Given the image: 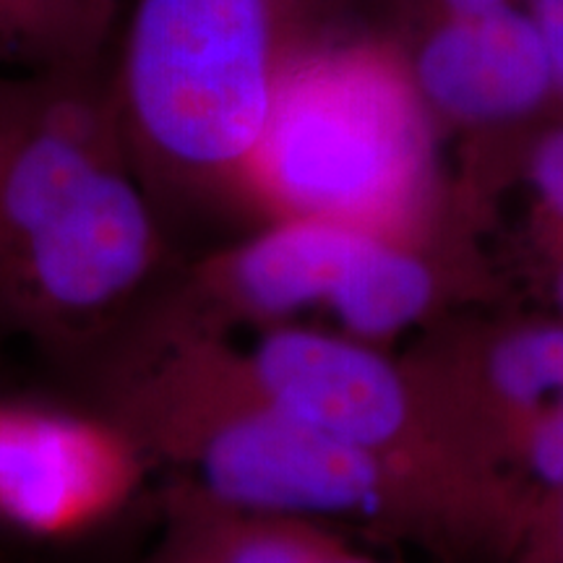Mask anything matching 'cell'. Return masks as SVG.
I'll return each instance as SVG.
<instances>
[{
  "label": "cell",
  "instance_id": "6da1fadb",
  "mask_svg": "<svg viewBox=\"0 0 563 563\" xmlns=\"http://www.w3.org/2000/svg\"><path fill=\"white\" fill-rule=\"evenodd\" d=\"M159 211L95 74H0V336L76 352L157 264Z\"/></svg>",
  "mask_w": 563,
  "mask_h": 563
},
{
  "label": "cell",
  "instance_id": "7a4b0ae2",
  "mask_svg": "<svg viewBox=\"0 0 563 563\" xmlns=\"http://www.w3.org/2000/svg\"><path fill=\"white\" fill-rule=\"evenodd\" d=\"M357 19L363 0H123L108 91L154 207L243 186L285 68Z\"/></svg>",
  "mask_w": 563,
  "mask_h": 563
},
{
  "label": "cell",
  "instance_id": "3957f363",
  "mask_svg": "<svg viewBox=\"0 0 563 563\" xmlns=\"http://www.w3.org/2000/svg\"><path fill=\"white\" fill-rule=\"evenodd\" d=\"M435 139L399 47L357 19L285 68L243 186L279 217L397 235L435 199Z\"/></svg>",
  "mask_w": 563,
  "mask_h": 563
},
{
  "label": "cell",
  "instance_id": "277c9868",
  "mask_svg": "<svg viewBox=\"0 0 563 563\" xmlns=\"http://www.w3.org/2000/svg\"><path fill=\"white\" fill-rule=\"evenodd\" d=\"M209 272L238 306L290 313L323 302L357 336L402 332L433 298L431 269L397 235L313 217H279Z\"/></svg>",
  "mask_w": 563,
  "mask_h": 563
},
{
  "label": "cell",
  "instance_id": "5b68a950",
  "mask_svg": "<svg viewBox=\"0 0 563 563\" xmlns=\"http://www.w3.org/2000/svg\"><path fill=\"white\" fill-rule=\"evenodd\" d=\"M384 34L402 53L439 129L490 133L514 150L563 108L543 40L519 3Z\"/></svg>",
  "mask_w": 563,
  "mask_h": 563
},
{
  "label": "cell",
  "instance_id": "8992f818",
  "mask_svg": "<svg viewBox=\"0 0 563 563\" xmlns=\"http://www.w3.org/2000/svg\"><path fill=\"white\" fill-rule=\"evenodd\" d=\"M131 439L115 422L53 402L0 407V522L53 538L81 530L125 493Z\"/></svg>",
  "mask_w": 563,
  "mask_h": 563
},
{
  "label": "cell",
  "instance_id": "52a82bcc",
  "mask_svg": "<svg viewBox=\"0 0 563 563\" xmlns=\"http://www.w3.org/2000/svg\"><path fill=\"white\" fill-rule=\"evenodd\" d=\"M258 402L352 446H389L405 431L410 399L402 376L361 342L311 329H279L249 361Z\"/></svg>",
  "mask_w": 563,
  "mask_h": 563
},
{
  "label": "cell",
  "instance_id": "ba28073f",
  "mask_svg": "<svg viewBox=\"0 0 563 563\" xmlns=\"http://www.w3.org/2000/svg\"><path fill=\"white\" fill-rule=\"evenodd\" d=\"M123 0H0V74H95L110 63Z\"/></svg>",
  "mask_w": 563,
  "mask_h": 563
},
{
  "label": "cell",
  "instance_id": "9c48e42d",
  "mask_svg": "<svg viewBox=\"0 0 563 563\" xmlns=\"http://www.w3.org/2000/svg\"><path fill=\"white\" fill-rule=\"evenodd\" d=\"M493 397L519 420L563 402V319L532 323L504 336L490 352Z\"/></svg>",
  "mask_w": 563,
  "mask_h": 563
},
{
  "label": "cell",
  "instance_id": "30bf717a",
  "mask_svg": "<svg viewBox=\"0 0 563 563\" xmlns=\"http://www.w3.org/2000/svg\"><path fill=\"white\" fill-rule=\"evenodd\" d=\"M519 170L530 188L538 214L543 217L555 243H563V108L534 125L514 146Z\"/></svg>",
  "mask_w": 563,
  "mask_h": 563
},
{
  "label": "cell",
  "instance_id": "8fae6325",
  "mask_svg": "<svg viewBox=\"0 0 563 563\" xmlns=\"http://www.w3.org/2000/svg\"><path fill=\"white\" fill-rule=\"evenodd\" d=\"M191 548L194 551H188L186 559L199 563H378L361 555L329 551V548L290 538V534L272 532L207 540Z\"/></svg>",
  "mask_w": 563,
  "mask_h": 563
},
{
  "label": "cell",
  "instance_id": "7c38bea8",
  "mask_svg": "<svg viewBox=\"0 0 563 563\" xmlns=\"http://www.w3.org/2000/svg\"><path fill=\"white\" fill-rule=\"evenodd\" d=\"M517 3L519 0H363V13L373 26L394 32L420 21L485 16Z\"/></svg>",
  "mask_w": 563,
  "mask_h": 563
},
{
  "label": "cell",
  "instance_id": "4fadbf2b",
  "mask_svg": "<svg viewBox=\"0 0 563 563\" xmlns=\"http://www.w3.org/2000/svg\"><path fill=\"white\" fill-rule=\"evenodd\" d=\"M527 470L548 490H563V402L522 422Z\"/></svg>",
  "mask_w": 563,
  "mask_h": 563
},
{
  "label": "cell",
  "instance_id": "5bb4252c",
  "mask_svg": "<svg viewBox=\"0 0 563 563\" xmlns=\"http://www.w3.org/2000/svg\"><path fill=\"white\" fill-rule=\"evenodd\" d=\"M543 40L563 104V0H519Z\"/></svg>",
  "mask_w": 563,
  "mask_h": 563
},
{
  "label": "cell",
  "instance_id": "9a60e30c",
  "mask_svg": "<svg viewBox=\"0 0 563 563\" xmlns=\"http://www.w3.org/2000/svg\"><path fill=\"white\" fill-rule=\"evenodd\" d=\"M551 563H563V490L555 493V509L551 525Z\"/></svg>",
  "mask_w": 563,
  "mask_h": 563
},
{
  "label": "cell",
  "instance_id": "2e32d148",
  "mask_svg": "<svg viewBox=\"0 0 563 563\" xmlns=\"http://www.w3.org/2000/svg\"><path fill=\"white\" fill-rule=\"evenodd\" d=\"M183 563H199V561H191V559H186Z\"/></svg>",
  "mask_w": 563,
  "mask_h": 563
},
{
  "label": "cell",
  "instance_id": "e0dca14e",
  "mask_svg": "<svg viewBox=\"0 0 563 563\" xmlns=\"http://www.w3.org/2000/svg\"><path fill=\"white\" fill-rule=\"evenodd\" d=\"M0 407H3V397H0Z\"/></svg>",
  "mask_w": 563,
  "mask_h": 563
}]
</instances>
